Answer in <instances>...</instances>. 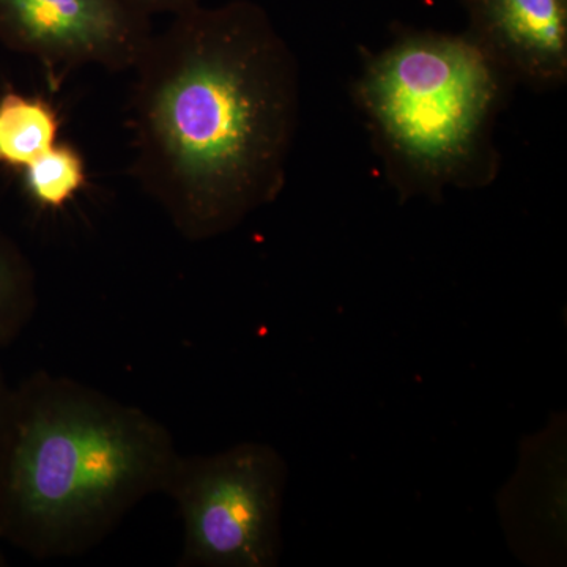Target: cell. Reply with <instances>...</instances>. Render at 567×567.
<instances>
[{
    "mask_svg": "<svg viewBox=\"0 0 567 567\" xmlns=\"http://www.w3.org/2000/svg\"><path fill=\"white\" fill-rule=\"evenodd\" d=\"M13 388L7 382V377L0 368V446H2L3 436H6L7 425H9Z\"/></svg>",
    "mask_w": 567,
    "mask_h": 567,
    "instance_id": "8fae6325",
    "label": "cell"
},
{
    "mask_svg": "<svg viewBox=\"0 0 567 567\" xmlns=\"http://www.w3.org/2000/svg\"><path fill=\"white\" fill-rule=\"evenodd\" d=\"M152 17L128 0H0V43L43 63L52 89L71 70H133Z\"/></svg>",
    "mask_w": 567,
    "mask_h": 567,
    "instance_id": "5b68a950",
    "label": "cell"
},
{
    "mask_svg": "<svg viewBox=\"0 0 567 567\" xmlns=\"http://www.w3.org/2000/svg\"><path fill=\"white\" fill-rule=\"evenodd\" d=\"M128 2L136 7L137 10L144 11L148 17L159 13L175 17V14H181L183 11L200 6L203 0H128Z\"/></svg>",
    "mask_w": 567,
    "mask_h": 567,
    "instance_id": "30bf717a",
    "label": "cell"
},
{
    "mask_svg": "<svg viewBox=\"0 0 567 567\" xmlns=\"http://www.w3.org/2000/svg\"><path fill=\"white\" fill-rule=\"evenodd\" d=\"M133 71L132 174L178 235L221 237L281 196L300 66L264 7L175 14Z\"/></svg>",
    "mask_w": 567,
    "mask_h": 567,
    "instance_id": "6da1fadb",
    "label": "cell"
},
{
    "mask_svg": "<svg viewBox=\"0 0 567 567\" xmlns=\"http://www.w3.org/2000/svg\"><path fill=\"white\" fill-rule=\"evenodd\" d=\"M178 453L140 406L37 371L13 388L0 446V540L37 559L87 554L151 495Z\"/></svg>",
    "mask_w": 567,
    "mask_h": 567,
    "instance_id": "7a4b0ae2",
    "label": "cell"
},
{
    "mask_svg": "<svg viewBox=\"0 0 567 567\" xmlns=\"http://www.w3.org/2000/svg\"><path fill=\"white\" fill-rule=\"evenodd\" d=\"M22 171L25 188L41 208L65 207L85 185L84 159L66 144H55Z\"/></svg>",
    "mask_w": 567,
    "mask_h": 567,
    "instance_id": "9c48e42d",
    "label": "cell"
},
{
    "mask_svg": "<svg viewBox=\"0 0 567 567\" xmlns=\"http://www.w3.org/2000/svg\"><path fill=\"white\" fill-rule=\"evenodd\" d=\"M59 118L50 104L20 93L0 99V164L25 169L58 144Z\"/></svg>",
    "mask_w": 567,
    "mask_h": 567,
    "instance_id": "52a82bcc",
    "label": "cell"
},
{
    "mask_svg": "<svg viewBox=\"0 0 567 567\" xmlns=\"http://www.w3.org/2000/svg\"><path fill=\"white\" fill-rule=\"evenodd\" d=\"M468 32L513 84L537 92L567 81V0H462Z\"/></svg>",
    "mask_w": 567,
    "mask_h": 567,
    "instance_id": "8992f818",
    "label": "cell"
},
{
    "mask_svg": "<svg viewBox=\"0 0 567 567\" xmlns=\"http://www.w3.org/2000/svg\"><path fill=\"white\" fill-rule=\"evenodd\" d=\"M511 84L468 32L405 29L369 55L352 93L395 192L435 200L495 182Z\"/></svg>",
    "mask_w": 567,
    "mask_h": 567,
    "instance_id": "3957f363",
    "label": "cell"
},
{
    "mask_svg": "<svg viewBox=\"0 0 567 567\" xmlns=\"http://www.w3.org/2000/svg\"><path fill=\"white\" fill-rule=\"evenodd\" d=\"M0 543H2V540H0ZM6 565H7V557H6V555H3V551L0 550V567L6 566Z\"/></svg>",
    "mask_w": 567,
    "mask_h": 567,
    "instance_id": "7c38bea8",
    "label": "cell"
},
{
    "mask_svg": "<svg viewBox=\"0 0 567 567\" xmlns=\"http://www.w3.org/2000/svg\"><path fill=\"white\" fill-rule=\"evenodd\" d=\"M39 308L33 265L20 245L0 230V350L13 344Z\"/></svg>",
    "mask_w": 567,
    "mask_h": 567,
    "instance_id": "ba28073f",
    "label": "cell"
},
{
    "mask_svg": "<svg viewBox=\"0 0 567 567\" xmlns=\"http://www.w3.org/2000/svg\"><path fill=\"white\" fill-rule=\"evenodd\" d=\"M286 484V462L262 443L181 454L164 488L182 518L181 566L278 565Z\"/></svg>",
    "mask_w": 567,
    "mask_h": 567,
    "instance_id": "277c9868",
    "label": "cell"
}]
</instances>
